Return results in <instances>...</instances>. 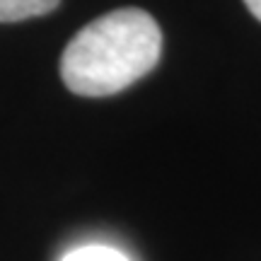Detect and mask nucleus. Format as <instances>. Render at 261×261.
I'll return each mask as SVG.
<instances>
[{"instance_id":"nucleus-4","label":"nucleus","mask_w":261,"mask_h":261,"mask_svg":"<svg viewBox=\"0 0 261 261\" xmlns=\"http://www.w3.org/2000/svg\"><path fill=\"white\" fill-rule=\"evenodd\" d=\"M244 5L249 8V12H252L254 17L261 22V0H244Z\"/></svg>"},{"instance_id":"nucleus-2","label":"nucleus","mask_w":261,"mask_h":261,"mask_svg":"<svg viewBox=\"0 0 261 261\" xmlns=\"http://www.w3.org/2000/svg\"><path fill=\"white\" fill-rule=\"evenodd\" d=\"M61 0H0V22H22L41 17L58 8Z\"/></svg>"},{"instance_id":"nucleus-3","label":"nucleus","mask_w":261,"mask_h":261,"mask_svg":"<svg viewBox=\"0 0 261 261\" xmlns=\"http://www.w3.org/2000/svg\"><path fill=\"white\" fill-rule=\"evenodd\" d=\"M61 261H130L121 249L107 247V244H85L75 247L68 254L61 256Z\"/></svg>"},{"instance_id":"nucleus-1","label":"nucleus","mask_w":261,"mask_h":261,"mask_svg":"<svg viewBox=\"0 0 261 261\" xmlns=\"http://www.w3.org/2000/svg\"><path fill=\"white\" fill-rule=\"evenodd\" d=\"M160 54L162 32L145 10H112L70 39L61 56V77L80 97H109L148 75Z\"/></svg>"}]
</instances>
